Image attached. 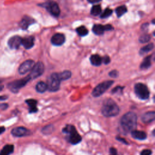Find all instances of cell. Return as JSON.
<instances>
[{"label":"cell","mask_w":155,"mask_h":155,"mask_svg":"<svg viewBox=\"0 0 155 155\" xmlns=\"http://www.w3.org/2000/svg\"><path fill=\"white\" fill-rule=\"evenodd\" d=\"M22 38L19 36H14L8 41V45L12 49H17L21 44Z\"/></svg>","instance_id":"obj_13"},{"label":"cell","mask_w":155,"mask_h":155,"mask_svg":"<svg viewBox=\"0 0 155 155\" xmlns=\"http://www.w3.org/2000/svg\"><path fill=\"white\" fill-rule=\"evenodd\" d=\"M58 76L59 79L61 81H65L68 79L69 78H70L71 76V73L70 71L69 70H65L62 72L61 73H58Z\"/></svg>","instance_id":"obj_24"},{"label":"cell","mask_w":155,"mask_h":155,"mask_svg":"<svg viewBox=\"0 0 155 155\" xmlns=\"http://www.w3.org/2000/svg\"><path fill=\"white\" fill-rule=\"evenodd\" d=\"M119 108L116 103L112 99H106L101 108L102 114L105 117H113L119 113Z\"/></svg>","instance_id":"obj_2"},{"label":"cell","mask_w":155,"mask_h":155,"mask_svg":"<svg viewBox=\"0 0 155 155\" xmlns=\"http://www.w3.org/2000/svg\"><path fill=\"white\" fill-rule=\"evenodd\" d=\"M8 105L7 104H1L0 105V108L2 109V110H5L8 108Z\"/></svg>","instance_id":"obj_38"},{"label":"cell","mask_w":155,"mask_h":155,"mask_svg":"<svg viewBox=\"0 0 155 155\" xmlns=\"http://www.w3.org/2000/svg\"><path fill=\"white\" fill-rule=\"evenodd\" d=\"M30 71V73L29 74V75H28L30 77V79H36L41 76L44 71V64L42 62H38L34 65L33 67Z\"/></svg>","instance_id":"obj_8"},{"label":"cell","mask_w":155,"mask_h":155,"mask_svg":"<svg viewBox=\"0 0 155 155\" xmlns=\"http://www.w3.org/2000/svg\"><path fill=\"white\" fill-rule=\"evenodd\" d=\"M31 80L30 77L28 76L22 78L21 79L16 80L13 82H10L8 84V88L13 93H16L19 91V89L24 87L28 82V81Z\"/></svg>","instance_id":"obj_7"},{"label":"cell","mask_w":155,"mask_h":155,"mask_svg":"<svg viewBox=\"0 0 155 155\" xmlns=\"http://www.w3.org/2000/svg\"><path fill=\"white\" fill-rule=\"evenodd\" d=\"M113 28V27L109 24L106 25H102L101 24H96L93 27V31L96 35H102L105 31L110 30Z\"/></svg>","instance_id":"obj_12"},{"label":"cell","mask_w":155,"mask_h":155,"mask_svg":"<svg viewBox=\"0 0 155 155\" xmlns=\"http://www.w3.org/2000/svg\"><path fill=\"white\" fill-rule=\"evenodd\" d=\"M102 62H103L105 64H108L110 62V59L109 56H105L102 58Z\"/></svg>","instance_id":"obj_34"},{"label":"cell","mask_w":155,"mask_h":155,"mask_svg":"<svg viewBox=\"0 0 155 155\" xmlns=\"http://www.w3.org/2000/svg\"><path fill=\"white\" fill-rule=\"evenodd\" d=\"M155 119L154 111H148L144 113L142 116V120L145 124H149L153 122Z\"/></svg>","instance_id":"obj_15"},{"label":"cell","mask_w":155,"mask_h":155,"mask_svg":"<svg viewBox=\"0 0 155 155\" xmlns=\"http://www.w3.org/2000/svg\"><path fill=\"white\" fill-rule=\"evenodd\" d=\"M76 31L79 34V35L84 36L87 35L88 30L85 26H80L76 28Z\"/></svg>","instance_id":"obj_28"},{"label":"cell","mask_w":155,"mask_h":155,"mask_svg":"<svg viewBox=\"0 0 155 155\" xmlns=\"http://www.w3.org/2000/svg\"><path fill=\"white\" fill-rule=\"evenodd\" d=\"M134 92L140 99L146 100L149 98L150 91L147 86L143 83H137L134 85Z\"/></svg>","instance_id":"obj_5"},{"label":"cell","mask_w":155,"mask_h":155,"mask_svg":"<svg viewBox=\"0 0 155 155\" xmlns=\"http://www.w3.org/2000/svg\"><path fill=\"white\" fill-rule=\"evenodd\" d=\"M151 37L149 35H147V34H144L143 35H142L141 36H140L139 40V42H141V43H145V42H147L150 41Z\"/></svg>","instance_id":"obj_31"},{"label":"cell","mask_w":155,"mask_h":155,"mask_svg":"<svg viewBox=\"0 0 155 155\" xmlns=\"http://www.w3.org/2000/svg\"><path fill=\"white\" fill-rule=\"evenodd\" d=\"M112 10H111L109 8H107L105 9V10L102 13L101 15V18H106L108 16H110L111 13H112Z\"/></svg>","instance_id":"obj_30"},{"label":"cell","mask_w":155,"mask_h":155,"mask_svg":"<svg viewBox=\"0 0 155 155\" xmlns=\"http://www.w3.org/2000/svg\"><path fill=\"white\" fill-rule=\"evenodd\" d=\"M154 48V44L153 43H150L144 47H143L142 48H140L139 53L141 55H143L148 52H149L150 51H151L153 48Z\"/></svg>","instance_id":"obj_25"},{"label":"cell","mask_w":155,"mask_h":155,"mask_svg":"<svg viewBox=\"0 0 155 155\" xmlns=\"http://www.w3.org/2000/svg\"><path fill=\"white\" fill-rule=\"evenodd\" d=\"M25 102L29 107V112L30 113H36L38 111L37 108V101L33 99H27L25 101Z\"/></svg>","instance_id":"obj_19"},{"label":"cell","mask_w":155,"mask_h":155,"mask_svg":"<svg viewBox=\"0 0 155 155\" xmlns=\"http://www.w3.org/2000/svg\"><path fill=\"white\" fill-rule=\"evenodd\" d=\"M34 22V20L31 18L29 16H25L21 20V21L19 23V25L20 27L24 29V30H25L28 28V27L32 23Z\"/></svg>","instance_id":"obj_17"},{"label":"cell","mask_w":155,"mask_h":155,"mask_svg":"<svg viewBox=\"0 0 155 155\" xmlns=\"http://www.w3.org/2000/svg\"><path fill=\"white\" fill-rule=\"evenodd\" d=\"M114 83L113 81H105L100 83L93 90L91 94L94 97H99L104 93Z\"/></svg>","instance_id":"obj_6"},{"label":"cell","mask_w":155,"mask_h":155,"mask_svg":"<svg viewBox=\"0 0 155 155\" xmlns=\"http://www.w3.org/2000/svg\"><path fill=\"white\" fill-rule=\"evenodd\" d=\"M35 64L34 61L31 59L26 60L24 62H22L19 67L18 71L21 74H24L30 71Z\"/></svg>","instance_id":"obj_10"},{"label":"cell","mask_w":155,"mask_h":155,"mask_svg":"<svg viewBox=\"0 0 155 155\" xmlns=\"http://www.w3.org/2000/svg\"><path fill=\"white\" fill-rule=\"evenodd\" d=\"M131 136L133 138L138 140H144L147 138V133L143 131L134 130L131 132Z\"/></svg>","instance_id":"obj_18"},{"label":"cell","mask_w":155,"mask_h":155,"mask_svg":"<svg viewBox=\"0 0 155 155\" xmlns=\"http://www.w3.org/2000/svg\"><path fill=\"white\" fill-rule=\"evenodd\" d=\"M8 98V96L7 95H3L0 96V101H5Z\"/></svg>","instance_id":"obj_39"},{"label":"cell","mask_w":155,"mask_h":155,"mask_svg":"<svg viewBox=\"0 0 155 155\" xmlns=\"http://www.w3.org/2000/svg\"><path fill=\"white\" fill-rule=\"evenodd\" d=\"M3 88H4V86H3L2 85H0V91H2V90L3 89Z\"/></svg>","instance_id":"obj_42"},{"label":"cell","mask_w":155,"mask_h":155,"mask_svg":"<svg viewBox=\"0 0 155 155\" xmlns=\"http://www.w3.org/2000/svg\"><path fill=\"white\" fill-rule=\"evenodd\" d=\"M14 146L11 144L5 145L0 151V155H10L13 152Z\"/></svg>","instance_id":"obj_20"},{"label":"cell","mask_w":155,"mask_h":155,"mask_svg":"<svg viewBox=\"0 0 155 155\" xmlns=\"http://www.w3.org/2000/svg\"><path fill=\"white\" fill-rule=\"evenodd\" d=\"M35 39L33 36H28L22 39L21 44L26 48L29 49L31 48L34 45Z\"/></svg>","instance_id":"obj_16"},{"label":"cell","mask_w":155,"mask_h":155,"mask_svg":"<svg viewBox=\"0 0 155 155\" xmlns=\"http://www.w3.org/2000/svg\"><path fill=\"white\" fill-rule=\"evenodd\" d=\"M137 126V116L133 112H128L124 114L120 120V127L122 131L127 134L131 132Z\"/></svg>","instance_id":"obj_1"},{"label":"cell","mask_w":155,"mask_h":155,"mask_svg":"<svg viewBox=\"0 0 155 155\" xmlns=\"http://www.w3.org/2000/svg\"><path fill=\"white\" fill-rule=\"evenodd\" d=\"M62 133L66 135L68 142L73 145L78 144L82 140L81 136L77 131L76 128L72 125H66L62 129Z\"/></svg>","instance_id":"obj_3"},{"label":"cell","mask_w":155,"mask_h":155,"mask_svg":"<svg viewBox=\"0 0 155 155\" xmlns=\"http://www.w3.org/2000/svg\"><path fill=\"white\" fill-rule=\"evenodd\" d=\"M108 74H109V76H110V77L113 78H117V77L118 76L119 73H118V71H117V70H113L110 71V73H109Z\"/></svg>","instance_id":"obj_33"},{"label":"cell","mask_w":155,"mask_h":155,"mask_svg":"<svg viewBox=\"0 0 155 155\" xmlns=\"http://www.w3.org/2000/svg\"><path fill=\"white\" fill-rule=\"evenodd\" d=\"M43 7H44L54 16H58L59 15L60 8L56 2H49L43 4Z\"/></svg>","instance_id":"obj_9"},{"label":"cell","mask_w":155,"mask_h":155,"mask_svg":"<svg viewBox=\"0 0 155 155\" xmlns=\"http://www.w3.org/2000/svg\"><path fill=\"white\" fill-rule=\"evenodd\" d=\"M127 11V7L125 5H121L116 8V13L118 17H120Z\"/></svg>","instance_id":"obj_27"},{"label":"cell","mask_w":155,"mask_h":155,"mask_svg":"<svg viewBox=\"0 0 155 155\" xmlns=\"http://www.w3.org/2000/svg\"><path fill=\"white\" fill-rule=\"evenodd\" d=\"M12 134L15 137H24L31 134V131L23 127H18L12 130Z\"/></svg>","instance_id":"obj_11"},{"label":"cell","mask_w":155,"mask_h":155,"mask_svg":"<svg viewBox=\"0 0 155 155\" xmlns=\"http://www.w3.org/2000/svg\"><path fill=\"white\" fill-rule=\"evenodd\" d=\"M151 151L148 149L143 150L140 153V155H151Z\"/></svg>","instance_id":"obj_35"},{"label":"cell","mask_w":155,"mask_h":155,"mask_svg":"<svg viewBox=\"0 0 155 155\" xmlns=\"http://www.w3.org/2000/svg\"><path fill=\"white\" fill-rule=\"evenodd\" d=\"M53 131V125H47L45 127H44L42 128V132L43 133V134H51Z\"/></svg>","instance_id":"obj_29"},{"label":"cell","mask_w":155,"mask_h":155,"mask_svg":"<svg viewBox=\"0 0 155 155\" xmlns=\"http://www.w3.org/2000/svg\"><path fill=\"white\" fill-rule=\"evenodd\" d=\"M90 3H96V2H98L99 1H101V0H87Z\"/></svg>","instance_id":"obj_40"},{"label":"cell","mask_w":155,"mask_h":155,"mask_svg":"<svg viewBox=\"0 0 155 155\" xmlns=\"http://www.w3.org/2000/svg\"><path fill=\"white\" fill-rule=\"evenodd\" d=\"M65 40V36L62 33H56L54 35L51 39V43L56 46L62 45Z\"/></svg>","instance_id":"obj_14"},{"label":"cell","mask_w":155,"mask_h":155,"mask_svg":"<svg viewBox=\"0 0 155 155\" xmlns=\"http://www.w3.org/2000/svg\"><path fill=\"white\" fill-rule=\"evenodd\" d=\"M116 139H117V140H118L119 141H120V142H122V143H125V144H128L127 142L124 139H123V138H121V137H116Z\"/></svg>","instance_id":"obj_37"},{"label":"cell","mask_w":155,"mask_h":155,"mask_svg":"<svg viewBox=\"0 0 155 155\" xmlns=\"http://www.w3.org/2000/svg\"><path fill=\"white\" fill-rule=\"evenodd\" d=\"M110 155H118L116 149L113 147L110 148Z\"/></svg>","instance_id":"obj_36"},{"label":"cell","mask_w":155,"mask_h":155,"mask_svg":"<svg viewBox=\"0 0 155 155\" xmlns=\"http://www.w3.org/2000/svg\"><path fill=\"white\" fill-rule=\"evenodd\" d=\"M5 127H0V134L3 133L5 131Z\"/></svg>","instance_id":"obj_41"},{"label":"cell","mask_w":155,"mask_h":155,"mask_svg":"<svg viewBox=\"0 0 155 155\" xmlns=\"http://www.w3.org/2000/svg\"><path fill=\"white\" fill-rule=\"evenodd\" d=\"M91 64L94 66H99L102 64V58L98 54H93L90 58Z\"/></svg>","instance_id":"obj_21"},{"label":"cell","mask_w":155,"mask_h":155,"mask_svg":"<svg viewBox=\"0 0 155 155\" xmlns=\"http://www.w3.org/2000/svg\"><path fill=\"white\" fill-rule=\"evenodd\" d=\"M47 90L51 92L58 91L60 87L61 80L59 78L58 73H53L47 78Z\"/></svg>","instance_id":"obj_4"},{"label":"cell","mask_w":155,"mask_h":155,"mask_svg":"<svg viewBox=\"0 0 155 155\" xmlns=\"http://www.w3.org/2000/svg\"><path fill=\"white\" fill-rule=\"evenodd\" d=\"M102 11L101 7L99 5H96L93 6L91 9V14L93 16H97L101 14Z\"/></svg>","instance_id":"obj_26"},{"label":"cell","mask_w":155,"mask_h":155,"mask_svg":"<svg viewBox=\"0 0 155 155\" xmlns=\"http://www.w3.org/2000/svg\"><path fill=\"white\" fill-rule=\"evenodd\" d=\"M123 88H124V87L117 86L112 90L111 93L113 94H122V91H123Z\"/></svg>","instance_id":"obj_32"},{"label":"cell","mask_w":155,"mask_h":155,"mask_svg":"<svg viewBox=\"0 0 155 155\" xmlns=\"http://www.w3.org/2000/svg\"><path fill=\"white\" fill-rule=\"evenodd\" d=\"M151 64V56H147L142 61L141 64L140 65V68L142 70H145L148 68Z\"/></svg>","instance_id":"obj_22"},{"label":"cell","mask_w":155,"mask_h":155,"mask_svg":"<svg viewBox=\"0 0 155 155\" xmlns=\"http://www.w3.org/2000/svg\"><path fill=\"white\" fill-rule=\"evenodd\" d=\"M36 90L39 93H44L47 90V85L42 81H39L36 85Z\"/></svg>","instance_id":"obj_23"}]
</instances>
